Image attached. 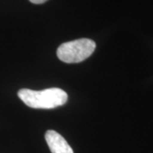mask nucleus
Segmentation results:
<instances>
[{
    "label": "nucleus",
    "instance_id": "f257e3e1",
    "mask_svg": "<svg viewBox=\"0 0 153 153\" xmlns=\"http://www.w3.org/2000/svg\"><path fill=\"white\" fill-rule=\"evenodd\" d=\"M18 96L27 106L34 109H53L66 104L68 99L67 94L58 88L41 91L22 88L18 91Z\"/></svg>",
    "mask_w": 153,
    "mask_h": 153
},
{
    "label": "nucleus",
    "instance_id": "f03ea898",
    "mask_svg": "<svg viewBox=\"0 0 153 153\" xmlns=\"http://www.w3.org/2000/svg\"><path fill=\"white\" fill-rule=\"evenodd\" d=\"M96 44L88 38H80L60 45L57 49V56L65 63H79L92 55Z\"/></svg>",
    "mask_w": 153,
    "mask_h": 153
},
{
    "label": "nucleus",
    "instance_id": "7ed1b4c3",
    "mask_svg": "<svg viewBox=\"0 0 153 153\" xmlns=\"http://www.w3.org/2000/svg\"><path fill=\"white\" fill-rule=\"evenodd\" d=\"M45 140L52 153H73L70 145L55 130H48L46 132Z\"/></svg>",
    "mask_w": 153,
    "mask_h": 153
},
{
    "label": "nucleus",
    "instance_id": "20e7f679",
    "mask_svg": "<svg viewBox=\"0 0 153 153\" xmlns=\"http://www.w3.org/2000/svg\"><path fill=\"white\" fill-rule=\"evenodd\" d=\"M31 3H33V4H44L45 3L46 1H48V0H29Z\"/></svg>",
    "mask_w": 153,
    "mask_h": 153
}]
</instances>
